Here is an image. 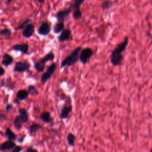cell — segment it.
Here are the masks:
<instances>
[{
	"label": "cell",
	"instance_id": "1",
	"mask_svg": "<svg viewBox=\"0 0 152 152\" xmlns=\"http://www.w3.org/2000/svg\"><path fill=\"white\" fill-rule=\"evenodd\" d=\"M128 37H125L124 40L112 50L110 55V61L113 66H116L121 64L124 58L122 53L128 46Z\"/></svg>",
	"mask_w": 152,
	"mask_h": 152
},
{
	"label": "cell",
	"instance_id": "2",
	"mask_svg": "<svg viewBox=\"0 0 152 152\" xmlns=\"http://www.w3.org/2000/svg\"><path fill=\"white\" fill-rule=\"evenodd\" d=\"M82 49L81 46H78L74 48L71 53L62 61L61 68H64L65 67H69L76 64L79 59L80 53Z\"/></svg>",
	"mask_w": 152,
	"mask_h": 152
},
{
	"label": "cell",
	"instance_id": "3",
	"mask_svg": "<svg viewBox=\"0 0 152 152\" xmlns=\"http://www.w3.org/2000/svg\"><path fill=\"white\" fill-rule=\"evenodd\" d=\"M18 113L13 121V125L16 129L20 131L23 128V124L27 122L28 120V113L24 108H19Z\"/></svg>",
	"mask_w": 152,
	"mask_h": 152
},
{
	"label": "cell",
	"instance_id": "4",
	"mask_svg": "<svg viewBox=\"0 0 152 152\" xmlns=\"http://www.w3.org/2000/svg\"><path fill=\"white\" fill-rule=\"evenodd\" d=\"M55 55L53 52L46 54L43 58H40L34 64V68L37 72H42L45 70L46 63L48 61H53L55 59Z\"/></svg>",
	"mask_w": 152,
	"mask_h": 152
},
{
	"label": "cell",
	"instance_id": "5",
	"mask_svg": "<svg viewBox=\"0 0 152 152\" xmlns=\"http://www.w3.org/2000/svg\"><path fill=\"white\" fill-rule=\"evenodd\" d=\"M56 67L57 65L55 62H52L47 67L46 70L42 74L40 77V82L42 84H45L51 78L52 75L56 69Z\"/></svg>",
	"mask_w": 152,
	"mask_h": 152
},
{
	"label": "cell",
	"instance_id": "6",
	"mask_svg": "<svg viewBox=\"0 0 152 152\" xmlns=\"http://www.w3.org/2000/svg\"><path fill=\"white\" fill-rule=\"evenodd\" d=\"M93 51L90 48H86L83 49L79 56L80 61L83 65L86 64L90 60L91 56L93 55Z\"/></svg>",
	"mask_w": 152,
	"mask_h": 152
},
{
	"label": "cell",
	"instance_id": "7",
	"mask_svg": "<svg viewBox=\"0 0 152 152\" xmlns=\"http://www.w3.org/2000/svg\"><path fill=\"white\" fill-rule=\"evenodd\" d=\"M51 31V24L48 21L42 22L37 28V33L39 35L46 36L48 35Z\"/></svg>",
	"mask_w": 152,
	"mask_h": 152
},
{
	"label": "cell",
	"instance_id": "8",
	"mask_svg": "<svg viewBox=\"0 0 152 152\" xmlns=\"http://www.w3.org/2000/svg\"><path fill=\"white\" fill-rule=\"evenodd\" d=\"M30 68V64L26 62L17 61L15 62L13 68L14 72H26Z\"/></svg>",
	"mask_w": 152,
	"mask_h": 152
},
{
	"label": "cell",
	"instance_id": "9",
	"mask_svg": "<svg viewBox=\"0 0 152 152\" xmlns=\"http://www.w3.org/2000/svg\"><path fill=\"white\" fill-rule=\"evenodd\" d=\"M72 110V104L70 103L68 104L67 103H65L61 107V110L59 113V118L61 119H66L69 116V113Z\"/></svg>",
	"mask_w": 152,
	"mask_h": 152
},
{
	"label": "cell",
	"instance_id": "10",
	"mask_svg": "<svg viewBox=\"0 0 152 152\" xmlns=\"http://www.w3.org/2000/svg\"><path fill=\"white\" fill-rule=\"evenodd\" d=\"M72 11V8L68 6V7L64 8L63 10H59L56 12L55 17L56 18L57 21L64 20V19L70 14Z\"/></svg>",
	"mask_w": 152,
	"mask_h": 152
},
{
	"label": "cell",
	"instance_id": "11",
	"mask_svg": "<svg viewBox=\"0 0 152 152\" xmlns=\"http://www.w3.org/2000/svg\"><path fill=\"white\" fill-rule=\"evenodd\" d=\"M28 48L29 46L27 43H17L14 45H13L11 47V49L15 50V51H18L22 53L24 55H27L28 53Z\"/></svg>",
	"mask_w": 152,
	"mask_h": 152
},
{
	"label": "cell",
	"instance_id": "12",
	"mask_svg": "<svg viewBox=\"0 0 152 152\" xmlns=\"http://www.w3.org/2000/svg\"><path fill=\"white\" fill-rule=\"evenodd\" d=\"M35 31V27L33 24L30 23L28 24L23 30L22 31V36L27 39H28L33 36L34 33Z\"/></svg>",
	"mask_w": 152,
	"mask_h": 152
},
{
	"label": "cell",
	"instance_id": "13",
	"mask_svg": "<svg viewBox=\"0 0 152 152\" xmlns=\"http://www.w3.org/2000/svg\"><path fill=\"white\" fill-rule=\"evenodd\" d=\"M14 62V58L10 54L7 53H5L2 57L1 60V64L2 66L7 68L10 65H11Z\"/></svg>",
	"mask_w": 152,
	"mask_h": 152
},
{
	"label": "cell",
	"instance_id": "14",
	"mask_svg": "<svg viewBox=\"0 0 152 152\" xmlns=\"http://www.w3.org/2000/svg\"><path fill=\"white\" fill-rule=\"evenodd\" d=\"M71 31L68 28H64L60 33L58 37V40L60 42L68 41L71 37Z\"/></svg>",
	"mask_w": 152,
	"mask_h": 152
},
{
	"label": "cell",
	"instance_id": "15",
	"mask_svg": "<svg viewBox=\"0 0 152 152\" xmlns=\"http://www.w3.org/2000/svg\"><path fill=\"white\" fill-rule=\"evenodd\" d=\"M15 146H16V144H15V142L14 141L7 140L6 141L3 142L1 144L0 150H1V152L5 151H7V150H10L11 151Z\"/></svg>",
	"mask_w": 152,
	"mask_h": 152
},
{
	"label": "cell",
	"instance_id": "16",
	"mask_svg": "<svg viewBox=\"0 0 152 152\" xmlns=\"http://www.w3.org/2000/svg\"><path fill=\"white\" fill-rule=\"evenodd\" d=\"M39 119L45 124H49L53 121V119L51 117V114L48 111H45L42 113L39 116Z\"/></svg>",
	"mask_w": 152,
	"mask_h": 152
},
{
	"label": "cell",
	"instance_id": "17",
	"mask_svg": "<svg viewBox=\"0 0 152 152\" xmlns=\"http://www.w3.org/2000/svg\"><path fill=\"white\" fill-rule=\"evenodd\" d=\"M5 135L8 140L14 141L17 140V135L12 131L10 127H7L5 129Z\"/></svg>",
	"mask_w": 152,
	"mask_h": 152
},
{
	"label": "cell",
	"instance_id": "18",
	"mask_svg": "<svg viewBox=\"0 0 152 152\" xmlns=\"http://www.w3.org/2000/svg\"><path fill=\"white\" fill-rule=\"evenodd\" d=\"M29 93L27 90L24 89H21L18 90L16 93V99L19 101L25 100L28 96Z\"/></svg>",
	"mask_w": 152,
	"mask_h": 152
},
{
	"label": "cell",
	"instance_id": "19",
	"mask_svg": "<svg viewBox=\"0 0 152 152\" xmlns=\"http://www.w3.org/2000/svg\"><path fill=\"white\" fill-rule=\"evenodd\" d=\"M64 20L58 21L53 28V31L55 34L61 33L64 29Z\"/></svg>",
	"mask_w": 152,
	"mask_h": 152
},
{
	"label": "cell",
	"instance_id": "20",
	"mask_svg": "<svg viewBox=\"0 0 152 152\" xmlns=\"http://www.w3.org/2000/svg\"><path fill=\"white\" fill-rule=\"evenodd\" d=\"M41 125L37 123H33L28 127V132L30 135H34L39 130L42 129Z\"/></svg>",
	"mask_w": 152,
	"mask_h": 152
},
{
	"label": "cell",
	"instance_id": "21",
	"mask_svg": "<svg viewBox=\"0 0 152 152\" xmlns=\"http://www.w3.org/2000/svg\"><path fill=\"white\" fill-rule=\"evenodd\" d=\"M86 0H73L70 4L69 5V7H70L72 10L79 9L80 5L85 1Z\"/></svg>",
	"mask_w": 152,
	"mask_h": 152
},
{
	"label": "cell",
	"instance_id": "22",
	"mask_svg": "<svg viewBox=\"0 0 152 152\" xmlns=\"http://www.w3.org/2000/svg\"><path fill=\"white\" fill-rule=\"evenodd\" d=\"M75 135L74 134L70 132L67 135L66 141H67L68 144L69 146H71V147L74 146V145H75Z\"/></svg>",
	"mask_w": 152,
	"mask_h": 152
},
{
	"label": "cell",
	"instance_id": "23",
	"mask_svg": "<svg viewBox=\"0 0 152 152\" xmlns=\"http://www.w3.org/2000/svg\"><path fill=\"white\" fill-rule=\"evenodd\" d=\"M113 5V2L112 0H104L102 4L101 8L103 10H107L110 8Z\"/></svg>",
	"mask_w": 152,
	"mask_h": 152
},
{
	"label": "cell",
	"instance_id": "24",
	"mask_svg": "<svg viewBox=\"0 0 152 152\" xmlns=\"http://www.w3.org/2000/svg\"><path fill=\"white\" fill-rule=\"evenodd\" d=\"M31 22V20L30 18H27L23 22H22L19 26H18L17 27H15V30H23L28 24H30Z\"/></svg>",
	"mask_w": 152,
	"mask_h": 152
},
{
	"label": "cell",
	"instance_id": "25",
	"mask_svg": "<svg viewBox=\"0 0 152 152\" xmlns=\"http://www.w3.org/2000/svg\"><path fill=\"white\" fill-rule=\"evenodd\" d=\"M27 91L29 94L31 96H37L39 94V91L33 85H29L27 87Z\"/></svg>",
	"mask_w": 152,
	"mask_h": 152
},
{
	"label": "cell",
	"instance_id": "26",
	"mask_svg": "<svg viewBox=\"0 0 152 152\" xmlns=\"http://www.w3.org/2000/svg\"><path fill=\"white\" fill-rule=\"evenodd\" d=\"M82 17V12L81 10L79 9L74 10L72 12V17L74 18V20H77L81 18Z\"/></svg>",
	"mask_w": 152,
	"mask_h": 152
},
{
	"label": "cell",
	"instance_id": "27",
	"mask_svg": "<svg viewBox=\"0 0 152 152\" xmlns=\"http://www.w3.org/2000/svg\"><path fill=\"white\" fill-rule=\"evenodd\" d=\"M0 34L1 36L10 37L12 34V30L10 28H5L1 30Z\"/></svg>",
	"mask_w": 152,
	"mask_h": 152
},
{
	"label": "cell",
	"instance_id": "28",
	"mask_svg": "<svg viewBox=\"0 0 152 152\" xmlns=\"http://www.w3.org/2000/svg\"><path fill=\"white\" fill-rule=\"evenodd\" d=\"M23 149H24L23 147H22L20 145H16V146L10 151V152H21Z\"/></svg>",
	"mask_w": 152,
	"mask_h": 152
},
{
	"label": "cell",
	"instance_id": "29",
	"mask_svg": "<svg viewBox=\"0 0 152 152\" xmlns=\"http://www.w3.org/2000/svg\"><path fill=\"white\" fill-rule=\"evenodd\" d=\"M5 110L7 112H10L11 110H12L13 109H14V106L12 104H10V103H8L5 105Z\"/></svg>",
	"mask_w": 152,
	"mask_h": 152
},
{
	"label": "cell",
	"instance_id": "30",
	"mask_svg": "<svg viewBox=\"0 0 152 152\" xmlns=\"http://www.w3.org/2000/svg\"><path fill=\"white\" fill-rule=\"evenodd\" d=\"M26 152H39V151L36 148H32V147H28L26 149Z\"/></svg>",
	"mask_w": 152,
	"mask_h": 152
},
{
	"label": "cell",
	"instance_id": "31",
	"mask_svg": "<svg viewBox=\"0 0 152 152\" xmlns=\"http://www.w3.org/2000/svg\"><path fill=\"white\" fill-rule=\"evenodd\" d=\"M5 69L2 66H1V69H0V76L2 77L5 74Z\"/></svg>",
	"mask_w": 152,
	"mask_h": 152
},
{
	"label": "cell",
	"instance_id": "32",
	"mask_svg": "<svg viewBox=\"0 0 152 152\" xmlns=\"http://www.w3.org/2000/svg\"><path fill=\"white\" fill-rule=\"evenodd\" d=\"M0 118H1V120L2 121H4L7 120V116L4 114H3V113H1Z\"/></svg>",
	"mask_w": 152,
	"mask_h": 152
},
{
	"label": "cell",
	"instance_id": "33",
	"mask_svg": "<svg viewBox=\"0 0 152 152\" xmlns=\"http://www.w3.org/2000/svg\"><path fill=\"white\" fill-rule=\"evenodd\" d=\"M24 138H25V135H24V136H23V137H21V138H17V141L18 142L21 143V142H23L24 141Z\"/></svg>",
	"mask_w": 152,
	"mask_h": 152
},
{
	"label": "cell",
	"instance_id": "34",
	"mask_svg": "<svg viewBox=\"0 0 152 152\" xmlns=\"http://www.w3.org/2000/svg\"><path fill=\"white\" fill-rule=\"evenodd\" d=\"M12 0H6V1H5V2H6V4H7V5H9V4L12 2Z\"/></svg>",
	"mask_w": 152,
	"mask_h": 152
},
{
	"label": "cell",
	"instance_id": "35",
	"mask_svg": "<svg viewBox=\"0 0 152 152\" xmlns=\"http://www.w3.org/2000/svg\"><path fill=\"white\" fill-rule=\"evenodd\" d=\"M37 2H39V3H40V4H42V3H43L44 2V1H45V0H36Z\"/></svg>",
	"mask_w": 152,
	"mask_h": 152
},
{
	"label": "cell",
	"instance_id": "36",
	"mask_svg": "<svg viewBox=\"0 0 152 152\" xmlns=\"http://www.w3.org/2000/svg\"><path fill=\"white\" fill-rule=\"evenodd\" d=\"M150 152H152V148H151V150H150Z\"/></svg>",
	"mask_w": 152,
	"mask_h": 152
}]
</instances>
